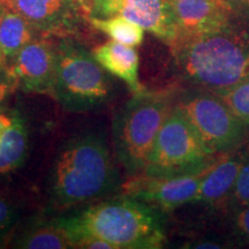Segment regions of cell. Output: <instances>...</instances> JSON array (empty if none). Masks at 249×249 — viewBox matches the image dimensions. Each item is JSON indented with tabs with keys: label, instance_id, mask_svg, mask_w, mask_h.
Listing matches in <instances>:
<instances>
[{
	"label": "cell",
	"instance_id": "obj_13",
	"mask_svg": "<svg viewBox=\"0 0 249 249\" xmlns=\"http://www.w3.org/2000/svg\"><path fill=\"white\" fill-rule=\"evenodd\" d=\"M91 53L107 73L123 80L133 95L144 90L139 80V54L133 46L108 40L96 46Z\"/></svg>",
	"mask_w": 249,
	"mask_h": 249
},
{
	"label": "cell",
	"instance_id": "obj_19",
	"mask_svg": "<svg viewBox=\"0 0 249 249\" xmlns=\"http://www.w3.org/2000/svg\"><path fill=\"white\" fill-rule=\"evenodd\" d=\"M216 95L226 103L238 119L249 126V79Z\"/></svg>",
	"mask_w": 249,
	"mask_h": 249
},
{
	"label": "cell",
	"instance_id": "obj_3",
	"mask_svg": "<svg viewBox=\"0 0 249 249\" xmlns=\"http://www.w3.org/2000/svg\"><path fill=\"white\" fill-rule=\"evenodd\" d=\"M171 49L183 77L205 91L218 93L249 79V33L232 23L177 40Z\"/></svg>",
	"mask_w": 249,
	"mask_h": 249
},
{
	"label": "cell",
	"instance_id": "obj_15",
	"mask_svg": "<svg viewBox=\"0 0 249 249\" xmlns=\"http://www.w3.org/2000/svg\"><path fill=\"white\" fill-rule=\"evenodd\" d=\"M26 121L18 111L12 110L0 130V176L14 172L23 164L28 152Z\"/></svg>",
	"mask_w": 249,
	"mask_h": 249
},
{
	"label": "cell",
	"instance_id": "obj_18",
	"mask_svg": "<svg viewBox=\"0 0 249 249\" xmlns=\"http://www.w3.org/2000/svg\"><path fill=\"white\" fill-rule=\"evenodd\" d=\"M89 23L95 29L107 34L112 40L133 48L141 44L144 37V29L141 26L121 15L108 18H98L91 15L89 18Z\"/></svg>",
	"mask_w": 249,
	"mask_h": 249
},
{
	"label": "cell",
	"instance_id": "obj_9",
	"mask_svg": "<svg viewBox=\"0 0 249 249\" xmlns=\"http://www.w3.org/2000/svg\"><path fill=\"white\" fill-rule=\"evenodd\" d=\"M210 165L194 172L177 176H134L121 185V194L136 198L161 213L172 211L183 204L194 202L200 183Z\"/></svg>",
	"mask_w": 249,
	"mask_h": 249
},
{
	"label": "cell",
	"instance_id": "obj_24",
	"mask_svg": "<svg viewBox=\"0 0 249 249\" xmlns=\"http://www.w3.org/2000/svg\"><path fill=\"white\" fill-rule=\"evenodd\" d=\"M236 224L240 231L249 238V205H244L236 216Z\"/></svg>",
	"mask_w": 249,
	"mask_h": 249
},
{
	"label": "cell",
	"instance_id": "obj_26",
	"mask_svg": "<svg viewBox=\"0 0 249 249\" xmlns=\"http://www.w3.org/2000/svg\"><path fill=\"white\" fill-rule=\"evenodd\" d=\"M227 1H236V2H244V4L249 5V0H227Z\"/></svg>",
	"mask_w": 249,
	"mask_h": 249
},
{
	"label": "cell",
	"instance_id": "obj_10",
	"mask_svg": "<svg viewBox=\"0 0 249 249\" xmlns=\"http://www.w3.org/2000/svg\"><path fill=\"white\" fill-rule=\"evenodd\" d=\"M7 68L17 80L18 89L53 98L57 43L50 37H36L18 52Z\"/></svg>",
	"mask_w": 249,
	"mask_h": 249
},
{
	"label": "cell",
	"instance_id": "obj_16",
	"mask_svg": "<svg viewBox=\"0 0 249 249\" xmlns=\"http://www.w3.org/2000/svg\"><path fill=\"white\" fill-rule=\"evenodd\" d=\"M39 35L20 13L5 8L0 20V55L7 67L28 43Z\"/></svg>",
	"mask_w": 249,
	"mask_h": 249
},
{
	"label": "cell",
	"instance_id": "obj_2",
	"mask_svg": "<svg viewBox=\"0 0 249 249\" xmlns=\"http://www.w3.org/2000/svg\"><path fill=\"white\" fill-rule=\"evenodd\" d=\"M161 211L120 194L90 204L66 217L55 218L71 242L95 236L113 249H156L165 242Z\"/></svg>",
	"mask_w": 249,
	"mask_h": 249
},
{
	"label": "cell",
	"instance_id": "obj_17",
	"mask_svg": "<svg viewBox=\"0 0 249 249\" xmlns=\"http://www.w3.org/2000/svg\"><path fill=\"white\" fill-rule=\"evenodd\" d=\"M11 247L21 249H68L73 248V242L54 218L31 224L14 236L11 241Z\"/></svg>",
	"mask_w": 249,
	"mask_h": 249
},
{
	"label": "cell",
	"instance_id": "obj_11",
	"mask_svg": "<svg viewBox=\"0 0 249 249\" xmlns=\"http://www.w3.org/2000/svg\"><path fill=\"white\" fill-rule=\"evenodd\" d=\"M178 28V39L211 33L231 23L227 0H167Z\"/></svg>",
	"mask_w": 249,
	"mask_h": 249
},
{
	"label": "cell",
	"instance_id": "obj_12",
	"mask_svg": "<svg viewBox=\"0 0 249 249\" xmlns=\"http://www.w3.org/2000/svg\"><path fill=\"white\" fill-rule=\"evenodd\" d=\"M121 15L172 46L179 33L167 0H116L108 17Z\"/></svg>",
	"mask_w": 249,
	"mask_h": 249
},
{
	"label": "cell",
	"instance_id": "obj_5",
	"mask_svg": "<svg viewBox=\"0 0 249 249\" xmlns=\"http://www.w3.org/2000/svg\"><path fill=\"white\" fill-rule=\"evenodd\" d=\"M113 86L107 71L91 52L71 38L57 43V71L53 98L70 112L102 107L112 98Z\"/></svg>",
	"mask_w": 249,
	"mask_h": 249
},
{
	"label": "cell",
	"instance_id": "obj_6",
	"mask_svg": "<svg viewBox=\"0 0 249 249\" xmlns=\"http://www.w3.org/2000/svg\"><path fill=\"white\" fill-rule=\"evenodd\" d=\"M193 124L174 107L164 121L142 174L169 177L204 169L216 160Z\"/></svg>",
	"mask_w": 249,
	"mask_h": 249
},
{
	"label": "cell",
	"instance_id": "obj_8",
	"mask_svg": "<svg viewBox=\"0 0 249 249\" xmlns=\"http://www.w3.org/2000/svg\"><path fill=\"white\" fill-rule=\"evenodd\" d=\"M6 7L26 18L39 36L71 38L93 13L88 0H6Z\"/></svg>",
	"mask_w": 249,
	"mask_h": 249
},
{
	"label": "cell",
	"instance_id": "obj_28",
	"mask_svg": "<svg viewBox=\"0 0 249 249\" xmlns=\"http://www.w3.org/2000/svg\"><path fill=\"white\" fill-rule=\"evenodd\" d=\"M2 67H5V65H4V62H2L1 55H0V68H2Z\"/></svg>",
	"mask_w": 249,
	"mask_h": 249
},
{
	"label": "cell",
	"instance_id": "obj_7",
	"mask_svg": "<svg viewBox=\"0 0 249 249\" xmlns=\"http://www.w3.org/2000/svg\"><path fill=\"white\" fill-rule=\"evenodd\" d=\"M213 154L234 148L248 126L238 119L219 96L202 91L186 96L176 105Z\"/></svg>",
	"mask_w": 249,
	"mask_h": 249
},
{
	"label": "cell",
	"instance_id": "obj_21",
	"mask_svg": "<svg viewBox=\"0 0 249 249\" xmlns=\"http://www.w3.org/2000/svg\"><path fill=\"white\" fill-rule=\"evenodd\" d=\"M17 220L18 213L14 205L0 194V236L7 234L13 229Z\"/></svg>",
	"mask_w": 249,
	"mask_h": 249
},
{
	"label": "cell",
	"instance_id": "obj_14",
	"mask_svg": "<svg viewBox=\"0 0 249 249\" xmlns=\"http://www.w3.org/2000/svg\"><path fill=\"white\" fill-rule=\"evenodd\" d=\"M244 160L245 154L225 156L214 160L200 183L194 202L217 203L226 198L234 188Z\"/></svg>",
	"mask_w": 249,
	"mask_h": 249
},
{
	"label": "cell",
	"instance_id": "obj_22",
	"mask_svg": "<svg viewBox=\"0 0 249 249\" xmlns=\"http://www.w3.org/2000/svg\"><path fill=\"white\" fill-rule=\"evenodd\" d=\"M18 89L17 80L7 67L0 68V107Z\"/></svg>",
	"mask_w": 249,
	"mask_h": 249
},
{
	"label": "cell",
	"instance_id": "obj_20",
	"mask_svg": "<svg viewBox=\"0 0 249 249\" xmlns=\"http://www.w3.org/2000/svg\"><path fill=\"white\" fill-rule=\"evenodd\" d=\"M232 195L238 204L242 207L249 205V152L245 154L244 164L238 174Z\"/></svg>",
	"mask_w": 249,
	"mask_h": 249
},
{
	"label": "cell",
	"instance_id": "obj_27",
	"mask_svg": "<svg viewBox=\"0 0 249 249\" xmlns=\"http://www.w3.org/2000/svg\"><path fill=\"white\" fill-rule=\"evenodd\" d=\"M5 6L4 5H1L0 4V20H1V17H2V13H4V11H5Z\"/></svg>",
	"mask_w": 249,
	"mask_h": 249
},
{
	"label": "cell",
	"instance_id": "obj_1",
	"mask_svg": "<svg viewBox=\"0 0 249 249\" xmlns=\"http://www.w3.org/2000/svg\"><path fill=\"white\" fill-rule=\"evenodd\" d=\"M118 188H121L119 173L102 136L87 133L65 142L50 171L48 192L53 209L89 203Z\"/></svg>",
	"mask_w": 249,
	"mask_h": 249
},
{
	"label": "cell",
	"instance_id": "obj_23",
	"mask_svg": "<svg viewBox=\"0 0 249 249\" xmlns=\"http://www.w3.org/2000/svg\"><path fill=\"white\" fill-rule=\"evenodd\" d=\"M93 1V17L107 18L108 12L116 0H92Z\"/></svg>",
	"mask_w": 249,
	"mask_h": 249
},
{
	"label": "cell",
	"instance_id": "obj_4",
	"mask_svg": "<svg viewBox=\"0 0 249 249\" xmlns=\"http://www.w3.org/2000/svg\"><path fill=\"white\" fill-rule=\"evenodd\" d=\"M173 107L166 93L144 89L133 95L114 118V152L130 177L144 172L156 138Z\"/></svg>",
	"mask_w": 249,
	"mask_h": 249
},
{
	"label": "cell",
	"instance_id": "obj_25",
	"mask_svg": "<svg viewBox=\"0 0 249 249\" xmlns=\"http://www.w3.org/2000/svg\"><path fill=\"white\" fill-rule=\"evenodd\" d=\"M222 246L216 244V242L213 241H207V242H200L196 246H194V248H220Z\"/></svg>",
	"mask_w": 249,
	"mask_h": 249
}]
</instances>
